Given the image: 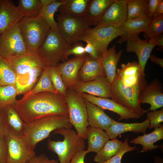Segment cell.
<instances>
[{
	"mask_svg": "<svg viewBox=\"0 0 163 163\" xmlns=\"http://www.w3.org/2000/svg\"><path fill=\"white\" fill-rule=\"evenodd\" d=\"M14 104L26 123L49 116L69 115L65 96L58 92L38 93L16 100Z\"/></svg>",
	"mask_w": 163,
	"mask_h": 163,
	"instance_id": "1",
	"label": "cell"
},
{
	"mask_svg": "<svg viewBox=\"0 0 163 163\" xmlns=\"http://www.w3.org/2000/svg\"><path fill=\"white\" fill-rule=\"evenodd\" d=\"M72 126L68 115L49 116L25 123L23 137L30 147L34 150L37 144L47 138L52 131Z\"/></svg>",
	"mask_w": 163,
	"mask_h": 163,
	"instance_id": "2",
	"label": "cell"
},
{
	"mask_svg": "<svg viewBox=\"0 0 163 163\" xmlns=\"http://www.w3.org/2000/svg\"><path fill=\"white\" fill-rule=\"evenodd\" d=\"M53 134L64 137L62 141H55L49 138L47 141L48 149L57 155L59 163H70L76 153L85 150V140L72 128H59L54 131Z\"/></svg>",
	"mask_w": 163,
	"mask_h": 163,
	"instance_id": "3",
	"label": "cell"
},
{
	"mask_svg": "<svg viewBox=\"0 0 163 163\" xmlns=\"http://www.w3.org/2000/svg\"><path fill=\"white\" fill-rule=\"evenodd\" d=\"M18 24L27 52L37 53L51 29L39 15L23 18Z\"/></svg>",
	"mask_w": 163,
	"mask_h": 163,
	"instance_id": "4",
	"label": "cell"
},
{
	"mask_svg": "<svg viewBox=\"0 0 163 163\" xmlns=\"http://www.w3.org/2000/svg\"><path fill=\"white\" fill-rule=\"evenodd\" d=\"M65 96L68 105L69 121L78 135L86 140L88 125L87 109L83 98L81 93L72 88L67 89Z\"/></svg>",
	"mask_w": 163,
	"mask_h": 163,
	"instance_id": "5",
	"label": "cell"
},
{
	"mask_svg": "<svg viewBox=\"0 0 163 163\" xmlns=\"http://www.w3.org/2000/svg\"><path fill=\"white\" fill-rule=\"evenodd\" d=\"M71 45L64 40L58 29L51 30L37 51L47 66L56 67L61 61L66 59L65 54Z\"/></svg>",
	"mask_w": 163,
	"mask_h": 163,
	"instance_id": "6",
	"label": "cell"
},
{
	"mask_svg": "<svg viewBox=\"0 0 163 163\" xmlns=\"http://www.w3.org/2000/svg\"><path fill=\"white\" fill-rule=\"evenodd\" d=\"M111 84V97L116 102L126 107L140 117L148 111L143 109L139 102L142 88L126 86L116 76Z\"/></svg>",
	"mask_w": 163,
	"mask_h": 163,
	"instance_id": "7",
	"label": "cell"
},
{
	"mask_svg": "<svg viewBox=\"0 0 163 163\" xmlns=\"http://www.w3.org/2000/svg\"><path fill=\"white\" fill-rule=\"evenodd\" d=\"M18 23L0 36V55L9 61L27 52L20 31Z\"/></svg>",
	"mask_w": 163,
	"mask_h": 163,
	"instance_id": "8",
	"label": "cell"
},
{
	"mask_svg": "<svg viewBox=\"0 0 163 163\" xmlns=\"http://www.w3.org/2000/svg\"><path fill=\"white\" fill-rule=\"evenodd\" d=\"M122 28L105 26L89 28L81 36L80 41L89 42L93 45L100 53L107 50L108 45L114 39L122 34Z\"/></svg>",
	"mask_w": 163,
	"mask_h": 163,
	"instance_id": "9",
	"label": "cell"
},
{
	"mask_svg": "<svg viewBox=\"0 0 163 163\" xmlns=\"http://www.w3.org/2000/svg\"><path fill=\"white\" fill-rule=\"evenodd\" d=\"M58 30L64 40L68 44L79 43L83 33L89 26L83 18H78L60 14L57 15Z\"/></svg>",
	"mask_w": 163,
	"mask_h": 163,
	"instance_id": "10",
	"label": "cell"
},
{
	"mask_svg": "<svg viewBox=\"0 0 163 163\" xmlns=\"http://www.w3.org/2000/svg\"><path fill=\"white\" fill-rule=\"evenodd\" d=\"M5 137L7 150V163H25L36 155L23 137L14 136L8 130Z\"/></svg>",
	"mask_w": 163,
	"mask_h": 163,
	"instance_id": "11",
	"label": "cell"
},
{
	"mask_svg": "<svg viewBox=\"0 0 163 163\" xmlns=\"http://www.w3.org/2000/svg\"><path fill=\"white\" fill-rule=\"evenodd\" d=\"M124 85L143 88L147 82L142 72L138 62L122 63L121 68L117 69L115 76Z\"/></svg>",
	"mask_w": 163,
	"mask_h": 163,
	"instance_id": "12",
	"label": "cell"
},
{
	"mask_svg": "<svg viewBox=\"0 0 163 163\" xmlns=\"http://www.w3.org/2000/svg\"><path fill=\"white\" fill-rule=\"evenodd\" d=\"M127 19V0H116L108 7L96 26L121 27Z\"/></svg>",
	"mask_w": 163,
	"mask_h": 163,
	"instance_id": "13",
	"label": "cell"
},
{
	"mask_svg": "<svg viewBox=\"0 0 163 163\" xmlns=\"http://www.w3.org/2000/svg\"><path fill=\"white\" fill-rule=\"evenodd\" d=\"M83 98L104 110H107L118 114V120L138 119L140 117L130 109L109 98L95 96L85 93H81Z\"/></svg>",
	"mask_w": 163,
	"mask_h": 163,
	"instance_id": "14",
	"label": "cell"
},
{
	"mask_svg": "<svg viewBox=\"0 0 163 163\" xmlns=\"http://www.w3.org/2000/svg\"><path fill=\"white\" fill-rule=\"evenodd\" d=\"M72 88L80 93L103 98L111 97V84L105 76L89 82H78Z\"/></svg>",
	"mask_w": 163,
	"mask_h": 163,
	"instance_id": "15",
	"label": "cell"
},
{
	"mask_svg": "<svg viewBox=\"0 0 163 163\" xmlns=\"http://www.w3.org/2000/svg\"><path fill=\"white\" fill-rule=\"evenodd\" d=\"M139 104L150 105L149 110H154L163 106V90L162 83L156 78L146 84L141 91L139 98Z\"/></svg>",
	"mask_w": 163,
	"mask_h": 163,
	"instance_id": "16",
	"label": "cell"
},
{
	"mask_svg": "<svg viewBox=\"0 0 163 163\" xmlns=\"http://www.w3.org/2000/svg\"><path fill=\"white\" fill-rule=\"evenodd\" d=\"M87 56L85 54L76 56L59 63L57 66L67 89L72 88L78 82L79 71Z\"/></svg>",
	"mask_w": 163,
	"mask_h": 163,
	"instance_id": "17",
	"label": "cell"
},
{
	"mask_svg": "<svg viewBox=\"0 0 163 163\" xmlns=\"http://www.w3.org/2000/svg\"><path fill=\"white\" fill-rule=\"evenodd\" d=\"M17 75L24 74L39 67L47 66L44 59L37 53L27 52L9 61Z\"/></svg>",
	"mask_w": 163,
	"mask_h": 163,
	"instance_id": "18",
	"label": "cell"
},
{
	"mask_svg": "<svg viewBox=\"0 0 163 163\" xmlns=\"http://www.w3.org/2000/svg\"><path fill=\"white\" fill-rule=\"evenodd\" d=\"M126 42V51L128 52L135 53L136 54L142 74L145 76V65L155 45L149 43L148 39L144 40L141 39L139 36L132 38Z\"/></svg>",
	"mask_w": 163,
	"mask_h": 163,
	"instance_id": "19",
	"label": "cell"
},
{
	"mask_svg": "<svg viewBox=\"0 0 163 163\" xmlns=\"http://www.w3.org/2000/svg\"><path fill=\"white\" fill-rule=\"evenodd\" d=\"M1 110L8 131L14 136L23 137L25 123L17 110L14 102L4 106Z\"/></svg>",
	"mask_w": 163,
	"mask_h": 163,
	"instance_id": "20",
	"label": "cell"
},
{
	"mask_svg": "<svg viewBox=\"0 0 163 163\" xmlns=\"http://www.w3.org/2000/svg\"><path fill=\"white\" fill-rule=\"evenodd\" d=\"M22 18L17 7L10 0H0V34L18 23Z\"/></svg>",
	"mask_w": 163,
	"mask_h": 163,
	"instance_id": "21",
	"label": "cell"
},
{
	"mask_svg": "<svg viewBox=\"0 0 163 163\" xmlns=\"http://www.w3.org/2000/svg\"><path fill=\"white\" fill-rule=\"evenodd\" d=\"M101 57L94 59L87 55L79 71L78 82H89L101 77L106 76Z\"/></svg>",
	"mask_w": 163,
	"mask_h": 163,
	"instance_id": "22",
	"label": "cell"
},
{
	"mask_svg": "<svg viewBox=\"0 0 163 163\" xmlns=\"http://www.w3.org/2000/svg\"><path fill=\"white\" fill-rule=\"evenodd\" d=\"M83 98L87 109L88 126L105 130L117 121L106 114L103 109Z\"/></svg>",
	"mask_w": 163,
	"mask_h": 163,
	"instance_id": "23",
	"label": "cell"
},
{
	"mask_svg": "<svg viewBox=\"0 0 163 163\" xmlns=\"http://www.w3.org/2000/svg\"><path fill=\"white\" fill-rule=\"evenodd\" d=\"M153 19L149 17L127 20L121 27L122 33L117 43L121 44L135 37L141 32H145Z\"/></svg>",
	"mask_w": 163,
	"mask_h": 163,
	"instance_id": "24",
	"label": "cell"
},
{
	"mask_svg": "<svg viewBox=\"0 0 163 163\" xmlns=\"http://www.w3.org/2000/svg\"><path fill=\"white\" fill-rule=\"evenodd\" d=\"M116 0H90L83 18L89 26H96L110 5Z\"/></svg>",
	"mask_w": 163,
	"mask_h": 163,
	"instance_id": "25",
	"label": "cell"
},
{
	"mask_svg": "<svg viewBox=\"0 0 163 163\" xmlns=\"http://www.w3.org/2000/svg\"><path fill=\"white\" fill-rule=\"evenodd\" d=\"M150 124V120L147 119L141 123H127L116 121L105 131L111 139L124 133L130 132L135 133L145 134Z\"/></svg>",
	"mask_w": 163,
	"mask_h": 163,
	"instance_id": "26",
	"label": "cell"
},
{
	"mask_svg": "<svg viewBox=\"0 0 163 163\" xmlns=\"http://www.w3.org/2000/svg\"><path fill=\"white\" fill-rule=\"evenodd\" d=\"M123 51L121 50L117 53L115 46L113 45L101 55V61L106 78L111 84L115 77L117 65Z\"/></svg>",
	"mask_w": 163,
	"mask_h": 163,
	"instance_id": "27",
	"label": "cell"
},
{
	"mask_svg": "<svg viewBox=\"0 0 163 163\" xmlns=\"http://www.w3.org/2000/svg\"><path fill=\"white\" fill-rule=\"evenodd\" d=\"M45 67H37L25 73L16 76L14 86L18 95H24L35 86Z\"/></svg>",
	"mask_w": 163,
	"mask_h": 163,
	"instance_id": "28",
	"label": "cell"
},
{
	"mask_svg": "<svg viewBox=\"0 0 163 163\" xmlns=\"http://www.w3.org/2000/svg\"><path fill=\"white\" fill-rule=\"evenodd\" d=\"M87 153H97L110 139L106 131L100 128L88 126L86 131Z\"/></svg>",
	"mask_w": 163,
	"mask_h": 163,
	"instance_id": "29",
	"label": "cell"
},
{
	"mask_svg": "<svg viewBox=\"0 0 163 163\" xmlns=\"http://www.w3.org/2000/svg\"><path fill=\"white\" fill-rule=\"evenodd\" d=\"M163 139V126L154 128V130L149 133L144 134L142 136L133 138L130 142L133 145H141L142 147L140 152H145L160 147L158 145L154 144Z\"/></svg>",
	"mask_w": 163,
	"mask_h": 163,
	"instance_id": "30",
	"label": "cell"
},
{
	"mask_svg": "<svg viewBox=\"0 0 163 163\" xmlns=\"http://www.w3.org/2000/svg\"><path fill=\"white\" fill-rule=\"evenodd\" d=\"M90 0H63L59 7L60 14L73 17L83 18Z\"/></svg>",
	"mask_w": 163,
	"mask_h": 163,
	"instance_id": "31",
	"label": "cell"
},
{
	"mask_svg": "<svg viewBox=\"0 0 163 163\" xmlns=\"http://www.w3.org/2000/svg\"><path fill=\"white\" fill-rule=\"evenodd\" d=\"M123 144L122 141L116 139L109 140L96 153L94 158V161L99 163L108 160L120 151Z\"/></svg>",
	"mask_w": 163,
	"mask_h": 163,
	"instance_id": "32",
	"label": "cell"
},
{
	"mask_svg": "<svg viewBox=\"0 0 163 163\" xmlns=\"http://www.w3.org/2000/svg\"><path fill=\"white\" fill-rule=\"evenodd\" d=\"M127 19L145 18L148 16L147 0H127Z\"/></svg>",
	"mask_w": 163,
	"mask_h": 163,
	"instance_id": "33",
	"label": "cell"
},
{
	"mask_svg": "<svg viewBox=\"0 0 163 163\" xmlns=\"http://www.w3.org/2000/svg\"><path fill=\"white\" fill-rule=\"evenodd\" d=\"M57 92L55 89L48 72V66L44 69L40 77L35 86L24 95L23 97L43 92Z\"/></svg>",
	"mask_w": 163,
	"mask_h": 163,
	"instance_id": "34",
	"label": "cell"
},
{
	"mask_svg": "<svg viewBox=\"0 0 163 163\" xmlns=\"http://www.w3.org/2000/svg\"><path fill=\"white\" fill-rule=\"evenodd\" d=\"M16 73L9 60L0 55V85H15Z\"/></svg>",
	"mask_w": 163,
	"mask_h": 163,
	"instance_id": "35",
	"label": "cell"
},
{
	"mask_svg": "<svg viewBox=\"0 0 163 163\" xmlns=\"http://www.w3.org/2000/svg\"><path fill=\"white\" fill-rule=\"evenodd\" d=\"M63 2V0H56L49 5L42 7L39 15L42 17L51 30L57 29V24L54 19L55 12Z\"/></svg>",
	"mask_w": 163,
	"mask_h": 163,
	"instance_id": "36",
	"label": "cell"
},
{
	"mask_svg": "<svg viewBox=\"0 0 163 163\" xmlns=\"http://www.w3.org/2000/svg\"><path fill=\"white\" fill-rule=\"evenodd\" d=\"M17 7L22 18L39 15L42 8L40 0H19Z\"/></svg>",
	"mask_w": 163,
	"mask_h": 163,
	"instance_id": "37",
	"label": "cell"
},
{
	"mask_svg": "<svg viewBox=\"0 0 163 163\" xmlns=\"http://www.w3.org/2000/svg\"><path fill=\"white\" fill-rule=\"evenodd\" d=\"M18 95L14 85H0V105L2 107L7 104L14 103Z\"/></svg>",
	"mask_w": 163,
	"mask_h": 163,
	"instance_id": "38",
	"label": "cell"
},
{
	"mask_svg": "<svg viewBox=\"0 0 163 163\" xmlns=\"http://www.w3.org/2000/svg\"><path fill=\"white\" fill-rule=\"evenodd\" d=\"M49 75L53 87L57 92L65 96L67 89L62 80L59 69L57 66H48Z\"/></svg>",
	"mask_w": 163,
	"mask_h": 163,
	"instance_id": "39",
	"label": "cell"
},
{
	"mask_svg": "<svg viewBox=\"0 0 163 163\" xmlns=\"http://www.w3.org/2000/svg\"><path fill=\"white\" fill-rule=\"evenodd\" d=\"M150 38L163 34V15L157 16L153 18L149 24L145 32Z\"/></svg>",
	"mask_w": 163,
	"mask_h": 163,
	"instance_id": "40",
	"label": "cell"
},
{
	"mask_svg": "<svg viewBox=\"0 0 163 163\" xmlns=\"http://www.w3.org/2000/svg\"><path fill=\"white\" fill-rule=\"evenodd\" d=\"M147 119L150 120V124L148 128L152 129L163 126L161 123L163 122V108L159 110H151L147 112Z\"/></svg>",
	"mask_w": 163,
	"mask_h": 163,
	"instance_id": "41",
	"label": "cell"
},
{
	"mask_svg": "<svg viewBox=\"0 0 163 163\" xmlns=\"http://www.w3.org/2000/svg\"><path fill=\"white\" fill-rule=\"evenodd\" d=\"M136 146L131 147L129 145L128 137H126L123 146L120 151L111 158L105 161L99 163H121L123 156L126 153L137 150Z\"/></svg>",
	"mask_w": 163,
	"mask_h": 163,
	"instance_id": "42",
	"label": "cell"
},
{
	"mask_svg": "<svg viewBox=\"0 0 163 163\" xmlns=\"http://www.w3.org/2000/svg\"><path fill=\"white\" fill-rule=\"evenodd\" d=\"M85 46L81 43L71 45L67 50L65 54V57L66 59L70 55H73L76 56H81L85 55Z\"/></svg>",
	"mask_w": 163,
	"mask_h": 163,
	"instance_id": "43",
	"label": "cell"
},
{
	"mask_svg": "<svg viewBox=\"0 0 163 163\" xmlns=\"http://www.w3.org/2000/svg\"><path fill=\"white\" fill-rule=\"evenodd\" d=\"M25 163H59L58 161L50 159L44 154L38 155H35Z\"/></svg>",
	"mask_w": 163,
	"mask_h": 163,
	"instance_id": "44",
	"label": "cell"
},
{
	"mask_svg": "<svg viewBox=\"0 0 163 163\" xmlns=\"http://www.w3.org/2000/svg\"><path fill=\"white\" fill-rule=\"evenodd\" d=\"M7 150L5 137L0 138V163H7Z\"/></svg>",
	"mask_w": 163,
	"mask_h": 163,
	"instance_id": "45",
	"label": "cell"
},
{
	"mask_svg": "<svg viewBox=\"0 0 163 163\" xmlns=\"http://www.w3.org/2000/svg\"><path fill=\"white\" fill-rule=\"evenodd\" d=\"M86 45L85 46V52L89 54L91 57L97 59L101 57V54L96 48L92 43L89 42H86Z\"/></svg>",
	"mask_w": 163,
	"mask_h": 163,
	"instance_id": "46",
	"label": "cell"
},
{
	"mask_svg": "<svg viewBox=\"0 0 163 163\" xmlns=\"http://www.w3.org/2000/svg\"><path fill=\"white\" fill-rule=\"evenodd\" d=\"M159 0H149L147 6L148 16L154 18L157 16V6Z\"/></svg>",
	"mask_w": 163,
	"mask_h": 163,
	"instance_id": "47",
	"label": "cell"
},
{
	"mask_svg": "<svg viewBox=\"0 0 163 163\" xmlns=\"http://www.w3.org/2000/svg\"><path fill=\"white\" fill-rule=\"evenodd\" d=\"M87 153L86 150L78 152L72 158L70 163H85V157Z\"/></svg>",
	"mask_w": 163,
	"mask_h": 163,
	"instance_id": "48",
	"label": "cell"
},
{
	"mask_svg": "<svg viewBox=\"0 0 163 163\" xmlns=\"http://www.w3.org/2000/svg\"><path fill=\"white\" fill-rule=\"evenodd\" d=\"M8 131L1 109L0 110V138L5 137Z\"/></svg>",
	"mask_w": 163,
	"mask_h": 163,
	"instance_id": "49",
	"label": "cell"
},
{
	"mask_svg": "<svg viewBox=\"0 0 163 163\" xmlns=\"http://www.w3.org/2000/svg\"><path fill=\"white\" fill-rule=\"evenodd\" d=\"M150 43L158 46L161 49L163 47V34H161L149 38Z\"/></svg>",
	"mask_w": 163,
	"mask_h": 163,
	"instance_id": "50",
	"label": "cell"
},
{
	"mask_svg": "<svg viewBox=\"0 0 163 163\" xmlns=\"http://www.w3.org/2000/svg\"><path fill=\"white\" fill-rule=\"evenodd\" d=\"M151 61L163 68V59L159 58L154 55H150L149 57Z\"/></svg>",
	"mask_w": 163,
	"mask_h": 163,
	"instance_id": "51",
	"label": "cell"
},
{
	"mask_svg": "<svg viewBox=\"0 0 163 163\" xmlns=\"http://www.w3.org/2000/svg\"><path fill=\"white\" fill-rule=\"evenodd\" d=\"M157 16L163 15V0H159L157 8Z\"/></svg>",
	"mask_w": 163,
	"mask_h": 163,
	"instance_id": "52",
	"label": "cell"
},
{
	"mask_svg": "<svg viewBox=\"0 0 163 163\" xmlns=\"http://www.w3.org/2000/svg\"><path fill=\"white\" fill-rule=\"evenodd\" d=\"M57 0H40V3L42 7L47 6Z\"/></svg>",
	"mask_w": 163,
	"mask_h": 163,
	"instance_id": "53",
	"label": "cell"
},
{
	"mask_svg": "<svg viewBox=\"0 0 163 163\" xmlns=\"http://www.w3.org/2000/svg\"><path fill=\"white\" fill-rule=\"evenodd\" d=\"M154 163H163V160L158 156H155L154 159Z\"/></svg>",
	"mask_w": 163,
	"mask_h": 163,
	"instance_id": "54",
	"label": "cell"
},
{
	"mask_svg": "<svg viewBox=\"0 0 163 163\" xmlns=\"http://www.w3.org/2000/svg\"><path fill=\"white\" fill-rule=\"evenodd\" d=\"M2 108V107L1 106V105H0V110H1Z\"/></svg>",
	"mask_w": 163,
	"mask_h": 163,
	"instance_id": "55",
	"label": "cell"
},
{
	"mask_svg": "<svg viewBox=\"0 0 163 163\" xmlns=\"http://www.w3.org/2000/svg\"><path fill=\"white\" fill-rule=\"evenodd\" d=\"M1 34H0V36L1 35Z\"/></svg>",
	"mask_w": 163,
	"mask_h": 163,
	"instance_id": "56",
	"label": "cell"
}]
</instances>
